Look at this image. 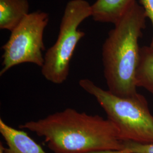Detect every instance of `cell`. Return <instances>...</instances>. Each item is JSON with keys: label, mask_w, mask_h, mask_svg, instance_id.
Here are the masks:
<instances>
[{"label": "cell", "mask_w": 153, "mask_h": 153, "mask_svg": "<svg viewBox=\"0 0 153 153\" xmlns=\"http://www.w3.org/2000/svg\"><path fill=\"white\" fill-rule=\"evenodd\" d=\"M140 5L142 6L145 11L146 16L152 22L153 27V36L150 45H149L153 49V0H140Z\"/></svg>", "instance_id": "8fae6325"}, {"label": "cell", "mask_w": 153, "mask_h": 153, "mask_svg": "<svg viewBox=\"0 0 153 153\" xmlns=\"http://www.w3.org/2000/svg\"><path fill=\"white\" fill-rule=\"evenodd\" d=\"M0 133L7 145L5 153H47L27 133L7 125L1 118Z\"/></svg>", "instance_id": "8992f818"}, {"label": "cell", "mask_w": 153, "mask_h": 153, "mask_svg": "<svg viewBox=\"0 0 153 153\" xmlns=\"http://www.w3.org/2000/svg\"><path fill=\"white\" fill-rule=\"evenodd\" d=\"M111 153H153V143L141 144L131 141H124V149Z\"/></svg>", "instance_id": "30bf717a"}, {"label": "cell", "mask_w": 153, "mask_h": 153, "mask_svg": "<svg viewBox=\"0 0 153 153\" xmlns=\"http://www.w3.org/2000/svg\"><path fill=\"white\" fill-rule=\"evenodd\" d=\"M4 150H5V147L2 145V142H0V153H5Z\"/></svg>", "instance_id": "7c38bea8"}, {"label": "cell", "mask_w": 153, "mask_h": 153, "mask_svg": "<svg viewBox=\"0 0 153 153\" xmlns=\"http://www.w3.org/2000/svg\"><path fill=\"white\" fill-rule=\"evenodd\" d=\"M136 0H97L91 5V17L96 22L114 25Z\"/></svg>", "instance_id": "52a82bcc"}, {"label": "cell", "mask_w": 153, "mask_h": 153, "mask_svg": "<svg viewBox=\"0 0 153 153\" xmlns=\"http://www.w3.org/2000/svg\"><path fill=\"white\" fill-rule=\"evenodd\" d=\"M92 16L91 5L86 0H71L66 5L57 39L48 49L41 67L42 74L49 82L60 85L69 73L70 64L76 45L85 33L78 27Z\"/></svg>", "instance_id": "277c9868"}, {"label": "cell", "mask_w": 153, "mask_h": 153, "mask_svg": "<svg viewBox=\"0 0 153 153\" xmlns=\"http://www.w3.org/2000/svg\"></svg>", "instance_id": "4fadbf2b"}, {"label": "cell", "mask_w": 153, "mask_h": 153, "mask_svg": "<svg viewBox=\"0 0 153 153\" xmlns=\"http://www.w3.org/2000/svg\"><path fill=\"white\" fill-rule=\"evenodd\" d=\"M79 85L96 99L107 119L117 128L123 141L153 143V116L143 95L137 93L128 97H119L88 78L81 79Z\"/></svg>", "instance_id": "3957f363"}, {"label": "cell", "mask_w": 153, "mask_h": 153, "mask_svg": "<svg viewBox=\"0 0 153 153\" xmlns=\"http://www.w3.org/2000/svg\"><path fill=\"white\" fill-rule=\"evenodd\" d=\"M146 18L136 1L115 23L103 44L104 78L108 90L117 96L128 97L138 93L136 76L141 48L138 42Z\"/></svg>", "instance_id": "7a4b0ae2"}, {"label": "cell", "mask_w": 153, "mask_h": 153, "mask_svg": "<svg viewBox=\"0 0 153 153\" xmlns=\"http://www.w3.org/2000/svg\"><path fill=\"white\" fill-rule=\"evenodd\" d=\"M29 13L28 0H0V28L11 32Z\"/></svg>", "instance_id": "ba28073f"}, {"label": "cell", "mask_w": 153, "mask_h": 153, "mask_svg": "<svg viewBox=\"0 0 153 153\" xmlns=\"http://www.w3.org/2000/svg\"><path fill=\"white\" fill-rule=\"evenodd\" d=\"M19 127L43 137L54 153H93L124 149V141L112 121L73 108L28 121Z\"/></svg>", "instance_id": "6da1fadb"}, {"label": "cell", "mask_w": 153, "mask_h": 153, "mask_svg": "<svg viewBox=\"0 0 153 153\" xmlns=\"http://www.w3.org/2000/svg\"><path fill=\"white\" fill-rule=\"evenodd\" d=\"M48 21V13L35 11L29 13L11 31L9 39L2 47L1 76L13 67L24 63L43 66L44 30Z\"/></svg>", "instance_id": "5b68a950"}, {"label": "cell", "mask_w": 153, "mask_h": 153, "mask_svg": "<svg viewBox=\"0 0 153 153\" xmlns=\"http://www.w3.org/2000/svg\"><path fill=\"white\" fill-rule=\"evenodd\" d=\"M136 82L137 88H143L153 95V50L150 46L140 48Z\"/></svg>", "instance_id": "9c48e42d"}]
</instances>
